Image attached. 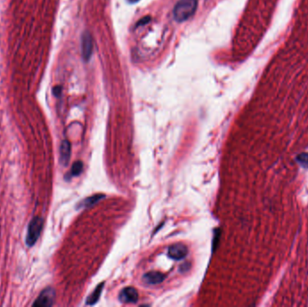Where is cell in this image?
Wrapping results in <instances>:
<instances>
[{"label": "cell", "instance_id": "1", "mask_svg": "<svg viewBox=\"0 0 308 307\" xmlns=\"http://www.w3.org/2000/svg\"><path fill=\"white\" fill-rule=\"evenodd\" d=\"M197 7V0H179L174 8V18L177 22L186 21L194 15Z\"/></svg>", "mask_w": 308, "mask_h": 307}, {"label": "cell", "instance_id": "2", "mask_svg": "<svg viewBox=\"0 0 308 307\" xmlns=\"http://www.w3.org/2000/svg\"><path fill=\"white\" fill-rule=\"evenodd\" d=\"M43 227V219L40 216H35L32 219L28 225V231L26 236V244L27 246L32 247L36 241L38 240L39 237L41 235V232Z\"/></svg>", "mask_w": 308, "mask_h": 307}, {"label": "cell", "instance_id": "3", "mask_svg": "<svg viewBox=\"0 0 308 307\" xmlns=\"http://www.w3.org/2000/svg\"><path fill=\"white\" fill-rule=\"evenodd\" d=\"M55 290L52 287H47L40 294L35 302L33 303L34 307H50L54 303Z\"/></svg>", "mask_w": 308, "mask_h": 307}, {"label": "cell", "instance_id": "4", "mask_svg": "<svg viewBox=\"0 0 308 307\" xmlns=\"http://www.w3.org/2000/svg\"><path fill=\"white\" fill-rule=\"evenodd\" d=\"M81 51L85 62H89L93 51V39L89 32H85L81 37Z\"/></svg>", "mask_w": 308, "mask_h": 307}, {"label": "cell", "instance_id": "5", "mask_svg": "<svg viewBox=\"0 0 308 307\" xmlns=\"http://www.w3.org/2000/svg\"><path fill=\"white\" fill-rule=\"evenodd\" d=\"M189 253L186 245L182 243H176L171 245L168 250V255L170 259L175 261H180L186 258Z\"/></svg>", "mask_w": 308, "mask_h": 307}, {"label": "cell", "instance_id": "6", "mask_svg": "<svg viewBox=\"0 0 308 307\" xmlns=\"http://www.w3.org/2000/svg\"><path fill=\"white\" fill-rule=\"evenodd\" d=\"M138 297V292L131 286L124 288L119 294V299L122 303H136Z\"/></svg>", "mask_w": 308, "mask_h": 307}, {"label": "cell", "instance_id": "7", "mask_svg": "<svg viewBox=\"0 0 308 307\" xmlns=\"http://www.w3.org/2000/svg\"><path fill=\"white\" fill-rule=\"evenodd\" d=\"M72 153V146L67 140L64 141L59 147V161L64 166H67Z\"/></svg>", "mask_w": 308, "mask_h": 307}, {"label": "cell", "instance_id": "8", "mask_svg": "<svg viewBox=\"0 0 308 307\" xmlns=\"http://www.w3.org/2000/svg\"><path fill=\"white\" fill-rule=\"evenodd\" d=\"M164 275L159 271H151L144 276V281L148 285H158L164 280Z\"/></svg>", "mask_w": 308, "mask_h": 307}, {"label": "cell", "instance_id": "9", "mask_svg": "<svg viewBox=\"0 0 308 307\" xmlns=\"http://www.w3.org/2000/svg\"><path fill=\"white\" fill-rule=\"evenodd\" d=\"M103 286H104V284H103V283L100 284L99 286H97V288L94 290L93 293L91 294V295L89 296L88 299H87V304H89V305H93V304L97 303V301H98V299H99V297H100V295H101Z\"/></svg>", "mask_w": 308, "mask_h": 307}, {"label": "cell", "instance_id": "10", "mask_svg": "<svg viewBox=\"0 0 308 307\" xmlns=\"http://www.w3.org/2000/svg\"><path fill=\"white\" fill-rule=\"evenodd\" d=\"M104 197H105L104 195L99 194V195H95V196H92V197H90V198H86L83 202L81 203L80 206H81V207H89V206H92L93 205H95L96 203L98 202L100 199L104 198Z\"/></svg>", "mask_w": 308, "mask_h": 307}, {"label": "cell", "instance_id": "11", "mask_svg": "<svg viewBox=\"0 0 308 307\" xmlns=\"http://www.w3.org/2000/svg\"><path fill=\"white\" fill-rule=\"evenodd\" d=\"M295 161L302 167L308 169V152H302L295 157Z\"/></svg>", "mask_w": 308, "mask_h": 307}, {"label": "cell", "instance_id": "12", "mask_svg": "<svg viewBox=\"0 0 308 307\" xmlns=\"http://www.w3.org/2000/svg\"><path fill=\"white\" fill-rule=\"evenodd\" d=\"M82 169H83V163L81 161H77L74 164L72 165V176L77 177V176L81 175Z\"/></svg>", "mask_w": 308, "mask_h": 307}, {"label": "cell", "instance_id": "13", "mask_svg": "<svg viewBox=\"0 0 308 307\" xmlns=\"http://www.w3.org/2000/svg\"><path fill=\"white\" fill-rule=\"evenodd\" d=\"M61 91H63V89H61V87L60 86H57V87H54L53 89H52V93H53V95H54L56 97H60V95H61Z\"/></svg>", "mask_w": 308, "mask_h": 307}, {"label": "cell", "instance_id": "14", "mask_svg": "<svg viewBox=\"0 0 308 307\" xmlns=\"http://www.w3.org/2000/svg\"><path fill=\"white\" fill-rule=\"evenodd\" d=\"M150 20H151V17H144V18H142V19H141V20H140V21L138 22V24H137V26H144V25H146V24H148V23L150 22Z\"/></svg>", "mask_w": 308, "mask_h": 307}, {"label": "cell", "instance_id": "15", "mask_svg": "<svg viewBox=\"0 0 308 307\" xmlns=\"http://www.w3.org/2000/svg\"><path fill=\"white\" fill-rule=\"evenodd\" d=\"M131 3H136V2H138L139 0H129Z\"/></svg>", "mask_w": 308, "mask_h": 307}]
</instances>
